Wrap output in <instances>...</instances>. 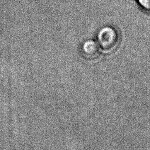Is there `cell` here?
Masks as SVG:
<instances>
[{
    "label": "cell",
    "instance_id": "3",
    "mask_svg": "<svg viewBox=\"0 0 150 150\" xmlns=\"http://www.w3.org/2000/svg\"><path fill=\"white\" fill-rule=\"evenodd\" d=\"M139 5L145 11L150 13V0H137Z\"/></svg>",
    "mask_w": 150,
    "mask_h": 150
},
{
    "label": "cell",
    "instance_id": "1",
    "mask_svg": "<svg viewBox=\"0 0 150 150\" xmlns=\"http://www.w3.org/2000/svg\"><path fill=\"white\" fill-rule=\"evenodd\" d=\"M97 43L104 51H114L120 44V38L117 30L111 26L102 28L97 35Z\"/></svg>",
    "mask_w": 150,
    "mask_h": 150
},
{
    "label": "cell",
    "instance_id": "2",
    "mask_svg": "<svg viewBox=\"0 0 150 150\" xmlns=\"http://www.w3.org/2000/svg\"><path fill=\"white\" fill-rule=\"evenodd\" d=\"M100 47L94 40L85 41L81 45V52L83 57L88 60L97 59L100 54Z\"/></svg>",
    "mask_w": 150,
    "mask_h": 150
}]
</instances>
